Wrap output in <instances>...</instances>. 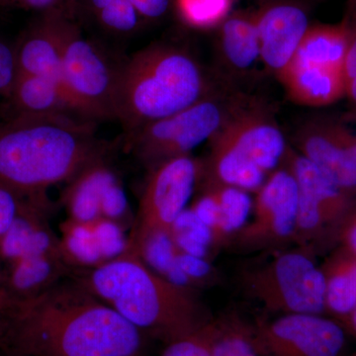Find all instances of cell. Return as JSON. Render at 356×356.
Wrapping results in <instances>:
<instances>
[{
    "instance_id": "cell-45",
    "label": "cell",
    "mask_w": 356,
    "mask_h": 356,
    "mask_svg": "<svg viewBox=\"0 0 356 356\" xmlns=\"http://www.w3.org/2000/svg\"><path fill=\"white\" fill-rule=\"evenodd\" d=\"M0 6H2L1 0H0Z\"/></svg>"
},
{
    "instance_id": "cell-30",
    "label": "cell",
    "mask_w": 356,
    "mask_h": 356,
    "mask_svg": "<svg viewBox=\"0 0 356 356\" xmlns=\"http://www.w3.org/2000/svg\"><path fill=\"white\" fill-rule=\"evenodd\" d=\"M90 224L103 261H109L126 252L128 240L114 220L100 217Z\"/></svg>"
},
{
    "instance_id": "cell-46",
    "label": "cell",
    "mask_w": 356,
    "mask_h": 356,
    "mask_svg": "<svg viewBox=\"0 0 356 356\" xmlns=\"http://www.w3.org/2000/svg\"><path fill=\"white\" fill-rule=\"evenodd\" d=\"M348 1H350V0H348Z\"/></svg>"
},
{
    "instance_id": "cell-26",
    "label": "cell",
    "mask_w": 356,
    "mask_h": 356,
    "mask_svg": "<svg viewBox=\"0 0 356 356\" xmlns=\"http://www.w3.org/2000/svg\"><path fill=\"white\" fill-rule=\"evenodd\" d=\"M60 245L67 261L92 266L104 262L90 222L70 220L65 226Z\"/></svg>"
},
{
    "instance_id": "cell-5",
    "label": "cell",
    "mask_w": 356,
    "mask_h": 356,
    "mask_svg": "<svg viewBox=\"0 0 356 356\" xmlns=\"http://www.w3.org/2000/svg\"><path fill=\"white\" fill-rule=\"evenodd\" d=\"M243 292L270 313L316 314L325 310V278L311 250H285L243 269Z\"/></svg>"
},
{
    "instance_id": "cell-23",
    "label": "cell",
    "mask_w": 356,
    "mask_h": 356,
    "mask_svg": "<svg viewBox=\"0 0 356 356\" xmlns=\"http://www.w3.org/2000/svg\"><path fill=\"white\" fill-rule=\"evenodd\" d=\"M212 356H264L252 325L234 315L213 318L200 331Z\"/></svg>"
},
{
    "instance_id": "cell-7",
    "label": "cell",
    "mask_w": 356,
    "mask_h": 356,
    "mask_svg": "<svg viewBox=\"0 0 356 356\" xmlns=\"http://www.w3.org/2000/svg\"><path fill=\"white\" fill-rule=\"evenodd\" d=\"M233 100L211 93L177 113L151 122L129 134L131 149L149 170L186 156L218 132Z\"/></svg>"
},
{
    "instance_id": "cell-38",
    "label": "cell",
    "mask_w": 356,
    "mask_h": 356,
    "mask_svg": "<svg viewBox=\"0 0 356 356\" xmlns=\"http://www.w3.org/2000/svg\"><path fill=\"white\" fill-rule=\"evenodd\" d=\"M339 235L346 250L356 255V204L341 225Z\"/></svg>"
},
{
    "instance_id": "cell-15",
    "label": "cell",
    "mask_w": 356,
    "mask_h": 356,
    "mask_svg": "<svg viewBox=\"0 0 356 356\" xmlns=\"http://www.w3.org/2000/svg\"><path fill=\"white\" fill-rule=\"evenodd\" d=\"M278 79L293 102L306 106H327L346 95L341 70L291 62Z\"/></svg>"
},
{
    "instance_id": "cell-33",
    "label": "cell",
    "mask_w": 356,
    "mask_h": 356,
    "mask_svg": "<svg viewBox=\"0 0 356 356\" xmlns=\"http://www.w3.org/2000/svg\"><path fill=\"white\" fill-rule=\"evenodd\" d=\"M30 201L0 182V238L8 231L20 211Z\"/></svg>"
},
{
    "instance_id": "cell-13",
    "label": "cell",
    "mask_w": 356,
    "mask_h": 356,
    "mask_svg": "<svg viewBox=\"0 0 356 356\" xmlns=\"http://www.w3.org/2000/svg\"><path fill=\"white\" fill-rule=\"evenodd\" d=\"M65 21L60 11L47 13L26 30L15 46L18 74L49 77L60 83Z\"/></svg>"
},
{
    "instance_id": "cell-20",
    "label": "cell",
    "mask_w": 356,
    "mask_h": 356,
    "mask_svg": "<svg viewBox=\"0 0 356 356\" xmlns=\"http://www.w3.org/2000/svg\"><path fill=\"white\" fill-rule=\"evenodd\" d=\"M63 255H33L8 262L6 276H1L6 292L27 296L43 291L62 280L67 270Z\"/></svg>"
},
{
    "instance_id": "cell-11",
    "label": "cell",
    "mask_w": 356,
    "mask_h": 356,
    "mask_svg": "<svg viewBox=\"0 0 356 356\" xmlns=\"http://www.w3.org/2000/svg\"><path fill=\"white\" fill-rule=\"evenodd\" d=\"M252 329L264 356H341L346 346L343 325L316 314H285Z\"/></svg>"
},
{
    "instance_id": "cell-1",
    "label": "cell",
    "mask_w": 356,
    "mask_h": 356,
    "mask_svg": "<svg viewBox=\"0 0 356 356\" xmlns=\"http://www.w3.org/2000/svg\"><path fill=\"white\" fill-rule=\"evenodd\" d=\"M143 334L79 280L0 300V351L8 356H137Z\"/></svg>"
},
{
    "instance_id": "cell-3",
    "label": "cell",
    "mask_w": 356,
    "mask_h": 356,
    "mask_svg": "<svg viewBox=\"0 0 356 356\" xmlns=\"http://www.w3.org/2000/svg\"><path fill=\"white\" fill-rule=\"evenodd\" d=\"M77 280L143 334L165 344L200 332L212 320L191 287L166 280L137 252L126 250Z\"/></svg>"
},
{
    "instance_id": "cell-24",
    "label": "cell",
    "mask_w": 356,
    "mask_h": 356,
    "mask_svg": "<svg viewBox=\"0 0 356 356\" xmlns=\"http://www.w3.org/2000/svg\"><path fill=\"white\" fill-rule=\"evenodd\" d=\"M325 278V306L341 317L356 308V255L348 250L332 257L322 268Z\"/></svg>"
},
{
    "instance_id": "cell-42",
    "label": "cell",
    "mask_w": 356,
    "mask_h": 356,
    "mask_svg": "<svg viewBox=\"0 0 356 356\" xmlns=\"http://www.w3.org/2000/svg\"><path fill=\"white\" fill-rule=\"evenodd\" d=\"M6 295V289H4L3 282H2L1 276H0V300L3 298Z\"/></svg>"
},
{
    "instance_id": "cell-2",
    "label": "cell",
    "mask_w": 356,
    "mask_h": 356,
    "mask_svg": "<svg viewBox=\"0 0 356 356\" xmlns=\"http://www.w3.org/2000/svg\"><path fill=\"white\" fill-rule=\"evenodd\" d=\"M102 151L93 122L72 115L13 117L0 123V182L44 203L47 189L72 181Z\"/></svg>"
},
{
    "instance_id": "cell-14",
    "label": "cell",
    "mask_w": 356,
    "mask_h": 356,
    "mask_svg": "<svg viewBox=\"0 0 356 356\" xmlns=\"http://www.w3.org/2000/svg\"><path fill=\"white\" fill-rule=\"evenodd\" d=\"M294 140L299 154L356 198V165L337 140L331 120L315 119L306 122L297 130Z\"/></svg>"
},
{
    "instance_id": "cell-29",
    "label": "cell",
    "mask_w": 356,
    "mask_h": 356,
    "mask_svg": "<svg viewBox=\"0 0 356 356\" xmlns=\"http://www.w3.org/2000/svg\"><path fill=\"white\" fill-rule=\"evenodd\" d=\"M93 8L103 25L112 31H133L139 15L130 0H91Z\"/></svg>"
},
{
    "instance_id": "cell-18",
    "label": "cell",
    "mask_w": 356,
    "mask_h": 356,
    "mask_svg": "<svg viewBox=\"0 0 356 356\" xmlns=\"http://www.w3.org/2000/svg\"><path fill=\"white\" fill-rule=\"evenodd\" d=\"M6 99L11 109L10 118L74 114L62 84L49 77L18 74Z\"/></svg>"
},
{
    "instance_id": "cell-9",
    "label": "cell",
    "mask_w": 356,
    "mask_h": 356,
    "mask_svg": "<svg viewBox=\"0 0 356 356\" xmlns=\"http://www.w3.org/2000/svg\"><path fill=\"white\" fill-rule=\"evenodd\" d=\"M211 149L271 173L282 165L288 146L282 131L261 103L234 98L228 115L210 139Z\"/></svg>"
},
{
    "instance_id": "cell-22",
    "label": "cell",
    "mask_w": 356,
    "mask_h": 356,
    "mask_svg": "<svg viewBox=\"0 0 356 356\" xmlns=\"http://www.w3.org/2000/svg\"><path fill=\"white\" fill-rule=\"evenodd\" d=\"M113 175L100 159L88 166L72 180L67 195L70 220L90 222L102 217L100 206L103 188Z\"/></svg>"
},
{
    "instance_id": "cell-40",
    "label": "cell",
    "mask_w": 356,
    "mask_h": 356,
    "mask_svg": "<svg viewBox=\"0 0 356 356\" xmlns=\"http://www.w3.org/2000/svg\"><path fill=\"white\" fill-rule=\"evenodd\" d=\"M346 95L353 102L356 106V76L346 83Z\"/></svg>"
},
{
    "instance_id": "cell-43",
    "label": "cell",
    "mask_w": 356,
    "mask_h": 356,
    "mask_svg": "<svg viewBox=\"0 0 356 356\" xmlns=\"http://www.w3.org/2000/svg\"><path fill=\"white\" fill-rule=\"evenodd\" d=\"M348 3H350V11L356 13V0H350Z\"/></svg>"
},
{
    "instance_id": "cell-31",
    "label": "cell",
    "mask_w": 356,
    "mask_h": 356,
    "mask_svg": "<svg viewBox=\"0 0 356 356\" xmlns=\"http://www.w3.org/2000/svg\"><path fill=\"white\" fill-rule=\"evenodd\" d=\"M175 264L180 273L186 278L189 286L200 284L201 281L215 277L214 267L206 259L195 257L178 250Z\"/></svg>"
},
{
    "instance_id": "cell-37",
    "label": "cell",
    "mask_w": 356,
    "mask_h": 356,
    "mask_svg": "<svg viewBox=\"0 0 356 356\" xmlns=\"http://www.w3.org/2000/svg\"><path fill=\"white\" fill-rule=\"evenodd\" d=\"M140 15L158 18L163 15L170 6V0H130Z\"/></svg>"
},
{
    "instance_id": "cell-10",
    "label": "cell",
    "mask_w": 356,
    "mask_h": 356,
    "mask_svg": "<svg viewBox=\"0 0 356 356\" xmlns=\"http://www.w3.org/2000/svg\"><path fill=\"white\" fill-rule=\"evenodd\" d=\"M298 202L296 178L286 165L277 168L257 191L252 221L229 241L242 250H269L294 242Z\"/></svg>"
},
{
    "instance_id": "cell-17",
    "label": "cell",
    "mask_w": 356,
    "mask_h": 356,
    "mask_svg": "<svg viewBox=\"0 0 356 356\" xmlns=\"http://www.w3.org/2000/svg\"><path fill=\"white\" fill-rule=\"evenodd\" d=\"M42 209L43 205L30 201L20 211L0 238V257L3 261L10 262L33 255L64 257L60 243L44 224Z\"/></svg>"
},
{
    "instance_id": "cell-12",
    "label": "cell",
    "mask_w": 356,
    "mask_h": 356,
    "mask_svg": "<svg viewBox=\"0 0 356 356\" xmlns=\"http://www.w3.org/2000/svg\"><path fill=\"white\" fill-rule=\"evenodd\" d=\"M254 13L261 62L278 77L292 62L310 28L308 9L302 0H261Z\"/></svg>"
},
{
    "instance_id": "cell-44",
    "label": "cell",
    "mask_w": 356,
    "mask_h": 356,
    "mask_svg": "<svg viewBox=\"0 0 356 356\" xmlns=\"http://www.w3.org/2000/svg\"><path fill=\"white\" fill-rule=\"evenodd\" d=\"M0 356H8V355H6V353H1V351H0Z\"/></svg>"
},
{
    "instance_id": "cell-25",
    "label": "cell",
    "mask_w": 356,
    "mask_h": 356,
    "mask_svg": "<svg viewBox=\"0 0 356 356\" xmlns=\"http://www.w3.org/2000/svg\"><path fill=\"white\" fill-rule=\"evenodd\" d=\"M205 182L214 191L219 205V219L213 229V236L215 245H222L247 224L254 202L248 192L243 189L219 184L208 178Z\"/></svg>"
},
{
    "instance_id": "cell-35",
    "label": "cell",
    "mask_w": 356,
    "mask_h": 356,
    "mask_svg": "<svg viewBox=\"0 0 356 356\" xmlns=\"http://www.w3.org/2000/svg\"><path fill=\"white\" fill-rule=\"evenodd\" d=\"M161 356H212L200 332L165 344Z\"/></svg>"
},
{
    "instance_id": "cell-28",
    "label": "cell",
    "mask_w": 356,
    "mask_h": 356,
    "mask_svg": "<svg viewBox=\"0 0 356 356\" xmlns=\"http://www.w3.org/2000/svg\"><path fill=\"white\" fill-rule=\"evenodd\" d=\"M153 270L166 277L175 266L178 248L172 234L159 233L147 238L136 252Z\"/></svg>"
},
{
    "instance_id": "cell-27",
    "label": "cell",
    "mask_w": 356,
    "mask_h": 356,
    "mask_svg": "<svg viewBox=\"0 0 356 356\" xmlns=\"http://www.w3.org/2000/svg\"><path fill=\"white\" fill-rule=\"evenodd\" d=\"M234 0H177L178 13L186 24L198 29L219 27L231 13Z\"/></svg>"
},
{
    "instance_id": "cell-4",
    "label": "cell",
    "mask_w": 356,
    "mask_h": 356,
    "mask_svg": "<svg viewBox=\"0 0 356 356\" xmlns=\"http://www.w3.org/2000/svg\"><path fill=\"white\" fill-rule=\"evenodd\" d=\"M211 93L195 58L181 49L156 44L138 51L119 67L115 115L129 135Z\"/></svg>"
},
{
    "instance_id": "cell-16",
    "label": "cell",
    "mask_w": 356,
    "mask_h": 356,
    "mask_svg": "<svg viewBox=\"0 0 356 356\" xmlns=\"http://www.w3.org/2000/svg\"><path fill=\"white\" fill-rule=\"evenodd\" d=\"M303 192L325 211L334 226H341L356 204V198L343 191L315 163L288 147L283 161Z\"/></svg>"
},
{
    "instance_id": "cell-34",
    "label": "cell",
    "mask_w": 356,
    "mask_h": 356,
    "mask_svg": "<svg viewBox=\"0 0 356 356\" xmlns=\"http://www.w3.org/2000/svg\"><path fill=\"white\" fill-rule=\"evenodd\" d=\"M17 74L15 47L0 39V96L8 97Z\"/></svg>"
},
{
    "instance_id": "cell-47",
    "label": "cell",
    "mask_w": 356,
    "mask_h": 356,
    "mask_svg": "<svg viewBox=\"0 0 356 356\" xmlns=\"http://www.w3.org/2000/svg\"><path fill=\"white\" fill-rule=\"evenodd\" d=\"M356 356V355H355Z\"/></svg>"
},
{
    "instance_id": "cell-39",
    "label": "cell",
    "mask_w": 356,
    "mask_h": 356,
    "mask_svg": "<svg viewBox=\"0 0 356 356\" xmlns=\"http://www.w3.org/2000/svg\"><path fill=\"white\" fill-rule=\"evenodd\" d=\"M4 4H15L26 9L44 11V13L58 11V7L63 3V0H1Z\"/></svg>"
},
{
    "instance_id": "cell-36",
    "label": "cell",
    "mask_w": 356,
    "mask_h": 356,
    "mask_svg": "<svg viewBox=\"0 0 356 356\" xmlns=\"http://www.w3.org/2000/svg\"><path fill=\"white\" fill-rule=\"evenodd\" d=\"M191 209L201 222L209 227L213 233L219 219V205L214 191L209 185L205 184L202 195L199 196Z\"/></svg>"
},
{
    "instance_id": "cell-41",
    "label": "cell",
    "mask_w": 356,
    "mask_h": 356,
    "mask_svg": "<svg viewBox=\"0 0 356 356\" xmlns=\"http://www.w3.org/2000/svg\"><path fill=\"white\" fill-rule=\"evenodd\" d=\"M348 318H350L351 327H353V331L356 332V308Z\"/></svg>"
},
{
    "instance_id": "cell-6",
    "label": "cell",
    "mask_w": 356,
    "mask_h": 356,
    "mask_svg": "<svg viewBox=\"0 0 356 356\" xmlns=\"http://www.w3.org/2000/svg\"><path fill=\"white\" fill-rule=\"evenodd\" d=\"M119 67L110 64L95 43L65 21L60 84L70 108L84 120L116 118L115 97Z\"/></svg>"
},
{
    "instance_id": "cell-21",
    "label": "cell",
    "mask_w": 356,
    "mask_h": 356,
    "mask_svg": "<svg viewBox=\"0 0 356 356\" xmlns=\"http://www.w3.org/2000/svg\"><path fill=\"white\" fill-rule=\"evenodd\" d=\"M350 36V25L346 18L339 24L310 26L292 62L343 72Z\"/></svg>"
},
{
    "instance_id": "cell-19",
    "label": "cell",
    "mask_w": 356,
    "mask_h": 356,
    "mask_svg": "<svg viewBox=\"0 0 356 356\" xmlns=\"http://www.w3.org/2000/svg\"><path fill=\"white\" fill-rule=\"evenodd\" d=\"M219 28L220 57L229 70L245 72L261 60L254 13L229 14Z\"/></svg>"
},
{
    "instance_id": "cell-32",
    "label": "cell",
    "mask_w": 356,
    "mask_h": 356,
    "mask_svg": "<svg viewBox=\"0 0 356 356\" xmlns=\"http://www.w3.org/2000/svg\"><path fill=\"white\" fill-rule=\"evenodd\" d=\"M128 203L125 192L113 175L103 188L102 196V217L116 221L127 210Z\"/></svg>"
},
{
    "instance_id": "cell-8",
    "label": "cell",
    "mask_w": 356,
    "mask_h": 356,
    "mask_svg": "<svg viewBox=\"0 0 356 356\" xmlns=\"http://www.w3.org/2000/svg\"><path fill=\"white\" fill-rule=\"evenodd\" d=\"M201 172L202 163L191 154L168 159L151 170L126 250L136 252L156 234H172L173 224L186 209Z\"/></svg>"
}]
</instances>
